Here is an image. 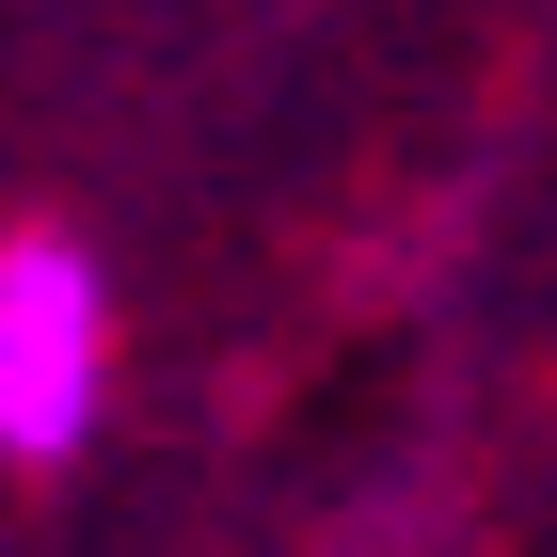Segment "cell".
<instances>
[{
	"label": "cell",
	"mask_w": 557,
	"mask_h": 557,
	"mask_svg": "<svg viewBox=\"0 0 557 557\" xmlns=\"http://www.w3.org/2000/svg\"><path fill=\"white\" fill-rule=\"evenodd\" d=\"M112 414V271L64 223L0 239V462H81Z\"/></svg>",
	"instance_id": "6da1fadb"
}]
</instances>
